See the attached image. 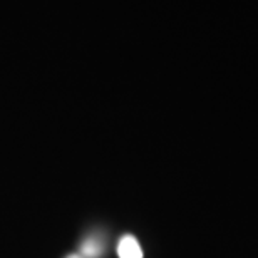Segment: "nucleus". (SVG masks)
I'll list each match as a JSON object with an SVG mask.
<instances>
[{"label": "nucleus", "instance_id": "1", "mask_svg": "<svg viewBox=\"0 0 258 258\" xmlns=\"http://www.w3.org/2000/svg\"><path fill=\"white\" fill-rule=\"evenodd\" d=\"M119 258H143V250L133 235H124L117 243Z\"/></svg>", "mask_w": 258, "mask_h": 258}, {"label": "nucleus", "instance_id": "2", "mask_svg": "<svg viewBox=\"0 0 258 258\" xmlns=\"http://www.w3.org/2000/svg\"><path fill=\"white\" fill-rule=\"evenodd\" d=\"M104 253V241L99 236L91 235L89 238H86L81 245L79 255L82 258H101Z\"/></svg>", "mask_w": 258, "mask_h": 258}, {"label": "nucleus", "instance_id": "3", "mask_svg": "<svg viewBox=\"0 0 258 258\" xmlns=\"http://www.w3.org/2000/svg\"><path fill=\"white\" fill-rule=\"evenodd\" d=\"M66 258H82L79 253H72V255H69V256H66Z\"/></svg>", "mask_w": 258, "mask_h": 258}]
</instances>
